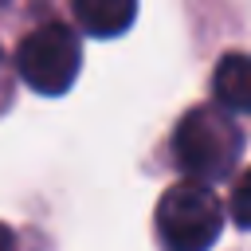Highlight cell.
Returning <instances> with one entry per match:
<instances>
[{"instance_id":"cell-3","label":"cell","mask_w":251,"mask_h":251,"mask_svg":"<svg viewBox=\"0 0 251 251\" xmlns=\"http://www.w3.org/2000/svg\"><path fill=\"white\" fill-rule=\"evenodd\" d=\"M78 63H82L78 35L67 24H55V20L27 31L16 47V75L35 94L55 98V94L71 90V82L78 78Z\"/></svg>"},{"instance_id":"cell-7","label":"cell","mask_w":251,"mask_h":251,"mask_svg":"<svg viewBox=\"0 0 251 251\" xmlns=\"http://www.w3.org/2000/svg\"><path fill=\"white\" fill-rule=\"evenodd\" d=\"M8 94H12V78H8V59L0 51V110L8 106Z\"/></svg>"},{"instance_id":"cell-6","label":"cell","mask_w":251,"mask_h":251,"mask_svg":"<svg viewBox=\"0 0 251 251\" xmlns=\"http://www.w3.org/2000/svg\"><path fill=\"white\" fill-rule=\"evenodd\" d=\"M231 220L239 224V227H251V169L235 180V188H231Z\"/></svg>"},{"instance_id":"cell-5","label":"cell","mask_w":251,"mask_h":251,"mask_svg":"<svg viewBox=\"0 0 251 251\" xmlns=\"http://www.w3.org/2000/svg\"><path fill=\"white\" fill-rule=\"evenodd\" d=\"M212 94L224 110H251V55H224L212 75Z\"/></svg>"},{"instance_id":"cell-2","label":"cell","mask_w":251,"mask_h":251,"mask_svg":"<svg viewBox=\"0 0 251 251\" xmlns=\"http://www.w3.org/2000/svg\"><path fill=\"white\" fill-rule=\"evenodd\" d=\"M153 220H157V239L165 251H208L224 227L220 200L212 196L204 180H192V176L165 188Z\"/></svg>"},{"instance_id":"cell-8","label":"cell","mask_w":251,"mask_h":251,"mask_svg":"<svg viewBox=\"0 0 251 251\" xmlns=\"http://www.w3.org/2000/svg\"><path fill=\"white\" fill-rule=\"evenodd\" d=\"M0 251H16V239H12V227L0 224Z\"/></svg>"},{"instance_id":"cell-1","label":"cell","mask_w":251,"mask_h":251,"mask_svg":"<svg viewBox=\"0 0 251 251\" xmlns=\"http://www.w3.org/2000/svg\"><path fill=\"white\" fill-rule=\"evenodd\" d=\"M243 153V129L224 106H196L173 133V157L192 180H220Z\"/></svg>"},{"instance_id":"cell-4","label":"cell","mask_w":251,"mask_h":251,"mask_svg":"<svg viewBox=\"0 0 251 251\" xmlns=\"http://www.w3.org/2000/svg\"><path fill=\"white\" fill-rule=\"evenodd\" d=\"M137 16V0H75V20L98 39L122 35Z\"/></svg>"}]
</instances>
